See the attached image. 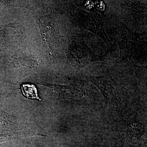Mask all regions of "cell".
<instances>
[{"label":"cell","mask_w":147,"mask_h":147,"mask_svg":"<svg viewBox=\"0 0 147 147\" xmlns=\"http://www.w3.org/2000/svg\"><path fill=\"white\" fill-rule=\"evenodd\" d=\"M90 81L99 89L105 100V105H116L121 100V88L113 79L109 71L99 77L90 76Z\"/></svg>","instance_id":"6da1fadb"},{"label":"cell","mask_w":147,"mask_h":147,"mask_svg":"<svg viewBox=\"0 0 147 147\" xmlns=\"http://www.w3.org/2000/svg\"><path fill=\"white\" fill-rule=\"evenodd\" d=\"M80 26L83 29L88 30L100 37L106 42L108 38L105 35L102 23L99 17L96 14L83 11L80 15Z\"/></svg>","instance_id":"7a4b0ae2"},{"label":"cell","mask_w":147,"mask_h":147,"mask_svg":"<svg viewBox=\"0 0 147 147\" xmlns=\"http://www.w3.org/2000/svg\"><path fill=\"white\" fill-rule=\"evenodd\" d=\"M39 84L54 90L59 94L61 99H78L83 97L85 95V92L83 90L73 84L69 86H62L47 83Z\"/></svg>","instance_id":"3957f363"},{"label":"cell","mask_w":147,"mask_h":147,"mask_svg":"<svg viewBox=\"0 0 147 147\" xmlns=\"http://www.w3.org/2000/svg\"><path fill=\"white\" fill-rule=\"evenodd\" d=\"M99 60V57L92 52L85 43L78 45L76 57V66L77 68H83Z\"/></svg>","instance_id":"277c9868"},{"label":"cell","mask_w":147,"mask_h":147,"mask_svg":"<svg viewBox=\"0 0 147 147\" xmlns=\"http://www.w3.org/2000/svg\"><path fill=\"white\" fill-rule=\"evenodd\" d=\"M20 125V118L0 110V132L19 128Z\"/></svg>","instance_id":"5b68a950"},{"label":"cell","mask_w":147,"mask_h":147,"mask_svg":"<svg viewBox=\"0 0 147 147\" xmlns=\"http://www.w3.org/2000/svg\"><path fill=\"white\" fill-rule=\"evenodd\" d=\"M21 91L25 97L28 99H36L42 101L38 94L37 90L34 85L32 84H25L21 86Z\"/></svg>","instance_id":"8992f818"},{"label":"cell","mask_w":147,"mask_h":147,"mask_svg":"<svg viewBox=\"0 0 147 147\" xmlns=\"http://www.w3.org/2000/svg\"><path fill=\"white\" fill-rule=\"evenodd\" d=\"M29 137L30 132L28 131H14L12 133L0 134V142Z\"/></svg>","instance_id":"52a82bcc"},{"label":"cell","mask_w":147,"mask_h":147,"mask_svg":"<svg viewBox=\"0 0 147 147\" xmlns=\"http://www.w3.org/2000/svg\"><path fill=\"white\" fill-rule=\"evenodd\" d=\"M144 129V125L142 124H132L129 129V134L132 137H138L143 134Z\"/></svg>","instance_id":"ba28073f"}]
</instances>
